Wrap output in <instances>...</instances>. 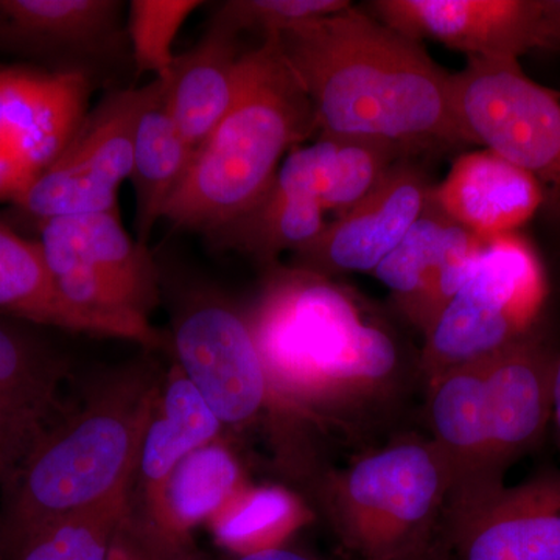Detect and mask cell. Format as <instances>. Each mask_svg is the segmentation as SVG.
<instances>
[{
    "mask_svg": "<svg viewBox=\"0 0 560 560\" xmlns=\"http://www.w3.org/2000/svg\"><path fill=\"white\" fill-rule=\"evenodd\" d=\"M433 201L404 241L372 272L405 319L425 335L467 279L485 245Z\"/></svg>",
    "mask_w": 560,
    "mask_h": 560,
    "instance_id": "obj_14",
    "label": "cell"
},
{
    "mask_svg": "<svg viewBox=\"0 0 560 560\" xmlns=\"http://www.w3.org/2000/svg\"><path fill=\"white\" fill-rule=\"evenodd\" d=\"M223 423L200 390L175 364L162 378L160 393L142 445L130 492L131 517L149 521L176 466L191 452L219 441Z\"/></svg>",
    "mask_w": 560,
    "mask_h": 560,
    "instance_id": "obj_17",
    "label": "cell"
},
{
    "mask_svg": "<svg viewBox=\"0 0 560 560\" xmlns=\"http://www.w3.org/2000/svg\"><path fill=\"white\" fill-rule=\"evenodd\" d=\"M245 490L241 464L234 453L210 442L191 452L176 469L162 492L160 506L149 521H131L164 539L190 544L189 533L210 522L235 495Z\"/></svg>",
    "mask_w": 560,
    "mask_h": 560,
    "instance_id": "obj_21",
    "label": "cell"
},
{
    "mask_svg": "<svg viewBox=\"0 0 560 560\" xmlns=\"http://www.w3.org/2000/svg\"><path fill=\"white\" fill-rule=\"evenodd\" d=\"M349 7L352 3L348 0H231L221 3L212 25L237 36L242 32L261 33L265 40Z\"/></svg>",
    "mask_w": 560,
    "mask_h": 560,
    "instance_id": "obj_29",
    "label": "cell"
},
{
    "mask_svg": "<svg viewBox=\"0 0 560 560\" xmlns=\"http://www.w3.org/2000/svg\"><path fill=\"white\" fill-rule=\"evenodd\" d=\"M130 492L127 486L40 526L9 551L7 560H109L114 540L131 512Z\"/></svg>",
    "mask_w": 560,
    "mask_h": 560,
    "instance_id": "obj_27",
    "label": "cell"
},
{
    "mask_svg": "<svg viewBox=\"0 0 560 560\" xmlns=\"http://www.w3.org/2000/svg\"><path fill=\"white\" fill-rule=\"evenodd\" d=\"M385 560H453L451 551L445 547L444 541L441 537L425 547H420L418 550L404 552V555L394 556V558Z\"/></svg>",
    "mask_w": 560,
    "mask_h": 560,
    "instance_id": "obj_33",
    "label": "cell"
},
{
    "mask_svg": "<svg viewBox=\"0 0 560 560\" xmlns=\"http://www.w3.org/2000/svg\"><path fill=\"white\" fill-rule=\"evenodd\" d=\"M120 7L114 0H2L0 28L27 43L86 49L114 32Z\"/></svg>",
    "mask_w": 560,
    "mask_h": 560,
    "instance_id": "obj_26",
    "label": "cell"
},
{
    "mask_svg": "<svg viewBox=\"0 0 560 560\" xmlns=\"http://www.w3.org/2000/svg\"><path fill=\"white\" fill-rule=\"evenodd\" d=\"M66 372L54 350L0 320V407L38 436L58 410Z\"/></svg>",
    "mask_w": 560,
    "mask_h": 560,
    "instance_id": "obj_23",
    "label": "cell"
},
{
    "mask_svg": "<svg viewBox=\"0 0 560 560\" xmlns=\"http://www.w3.org/2000/svg\"><path fill=\"white\" fill-rule=\"evenodd\" d=\"M318 202L268 189L254 208L213 232L223 248H232L261 261L278 259L285 250L298 253L319 237L329 221Z\"/></svg>",
    "mask_w": 560,
    "mask_h": 560,
    "instance_id": "obj_25",
    "label": "cell"
},
{
    "mask_svg": "<svg viewBox=\"0 0 560 560\" xmlns=\"http://www.w3.org/2000/svg\"><path fill=\"white\" fill-rule=\"evenodd\" d=\"M291 514L289 497L278 490H242L212 518L217 537L228 547L253 551V541L267 539Z\"/></svg>",
    "mask_w": 560,
    "mask_h": 560,
    "instance_id": "obj_30",
    "label": "cell"
},
{
    "mask_svg": "<svg viewBox=\"0 0 560 560\" xmlns=\"http://www.w3.org/2000/svg\"><path fill=\"white\" fill-rule=\"evenodd\" d=\"M143 94L145 86L106 95L18 208L38 223L117 210V191L131 175L132 125Z\"/></svg>",
    "mask_w": 560,
    "mask_h": 560,
    "instance_id": "obj_10",
    "label": "cell"
},
{
    "mask_svg": "<svg viewBox=\"0 0 560 560\" xmlns=\"http://www.w3.org/2000/svg\"><path fill=\"white\" fill-rule=\"evenodd\" d=\"M544 18L552 46L560 47V0H541Z\"/></svg>",
    "mask_w": 560,
    "mask_h": 560,
    "instance_id": "obj_35",
    "label": "cell"
},
{
    "mask_svg": "<svg viewBox=\"0 0 560 560\" xmlns=\"http://www.w3.org/2000/svg\"><path fill=\"white\" fill-rule=\"evenodd\" d=\"M452 102L470 145L533 176L560 215V91L529 79L518 60L467 57L452 73Z\"/></svg>",
    "mask_w": 560,
    "mask_h": 560,
    "instance_id": "obj_8",
    "label": "cell"
},
{
    "mask_svg": "<svg viewBox=\"0 0 560 560\" xmlns=\"http://www.w3.org/2000/svg\"><path fill=\"white\" fill-rule=\"evenodd\" d=\"M200 5L197 0H132L128 33L139 72L153 73L154 80L171 79L176 61L173 44Z\"/></svg>",
    "mask_w": 560,
    "mask_h": 560,
    "instance_id": "obj_28",
    "label": "cell"
},
{
    "mask_svg": "<svg viewBox=\"0 0 560 560\" xmlns=\"http://www.w3.org/2000/svg\"><path fill=\"white\" fill-rule=\"evenodd\" d=\"M318 131L315 109L276 38L246 51L237 101L197 150L162 219L213 234L257 205L287 153Z\"/></svg>",
    "mask_w": 560,
    "mask_h": 560,
    "instance_id": "obj_4",
    "label": "cell"
},
{
    "mask_svg": "<svg viewBox=\"0 0 560 560\" xmlns=\"http://www.w3.org/2000/svg\"><path fill=\"white\" fill-rule=\"evenodd\" d=\"M324 138L366 140L405 156L470 145L452 102V73L357 7L276 36Z\"/></svg>",
    "mask_w": 560,
    "mask_h": 560,
    "instance_id": "obj_2",
    "label": "cell"
},
{
    "mask_svg": "<svg viewBox=\"0 0 560 560\" xmlns=\"http://www.w3.org/2000/svg\"><path fill=\"white\" fill-rule=\"evenodd\" d=\"M80 70L0 69V200L18 201L60 158L88 116Z\"/></svg>",
    "mask_w": 560,
    "mask_h": 560,
    "instance_id": "obj_11",
    "label": "cell"
},
{
    "mask_svg": "<svg viewBox=\"0 0 560 560\" xmlns=\"http://www.w3.org/2000/svg\"><path fill=\"white\" fill-rule=\"evenodd\" d=\"M272 386L319 431L370 440L420 386L419 359L349 290L316 272L282 271L248 319Z\"/></svg>",
    "mask_w": 560,
    "mask_h": 560,
    "instance_id": "obj_1",
    "label": "cell"
},
{
    "mask_svg": "<svg viewBox=\"0 0 560 560\" xmlns=\"http://www.w3.org/2000/svg\"><path fill=\"white\" fill-rule=\"evenodd\" d=\"M547 296L536 253L515 234L486 241L447 307L423 335V389L442 372L486 359L533 334Z\"/></svg>",
    "mask_w": 560,
    "mask_h": 560,
    "instance_id": "obj_7",
    "label": "cell"
},
{
    "mask_svg": "<svg viewBox=\"0 0 560 560\" xmlns=\"http://www.w3.org/2000/svg\"><path fill=\"white\" fill-rule=\"evenodd\" d=\"M245 55L237 35L212 25L194 49L176 57L172 77L164 81L165 98L195 153L237 101Z\"/></svg>",
    "mask_w": 560,
    "mask_h": 560,
    "instance_id": "obj_19",
    "label": "cell"
},
{
    "mask_svg": "<svg viewBox=\"0 0 560 560\" xmlns=\"http://www.w3.org/2000/svg\"><path fill=\"white\" fill-rule=\"evenodd\" d=\"M558 353L536 335L480 361L482 404L497 474L533 452L551 422V388Z\"/></svg>",
    "mask_w": 560,
    "mask_h": 560,
    "instance_id": "obj_16",
    "label": "cell"
},
{
    "mask_svg": "<svg viewBox=\"0 0 560 560\" xmlns=\"http://www.w3.org/2000/svg\"><path fill=\"white\" fill-rule=\"evenodd\" d=\"M370 10L407 38L438 40L467 57L518 60L555 49L541 0H377Z\"/></svg>",
    "mask_w": 560,
    "mask_h": 560,
    "instance_id": "obj_12",
    "label": "cell"
},
{
    "mask_svg": "<svg viewBox=\"0 0 560 560\" xmlns=\"http://www.w3.org/2000/svg\"><path fill=\"white\" fill-rule=\"evenodd\" d=\"M235 560H318L312 558V556L305 555V552L291 550L285 547H271L265 548V550L245 552V555L238 556Z\"/></svg>",
    "mask_w": 560,
    "mask_h": 560,
    "instance_id": "obj_34",
    "label": "cell"
},
{
    "mask_svg": "<svg viewBox=\"0 0 560 560\" xmlns=\"http://www.w3.org/2000/svg\"><path fill=\"white\" fill-rule=\"evenodd\" d=\"M313 194L326 212L345 215L381 186L405 154L366 140L324 138L305 147Z\"/></svg>",
    "mask_w": 560,
    "mask_h": 560,
    "instance_id": "obj_24",
    "label": "cell"
},
{
    "mask_svg": "<svg viewBox=\"0 0 560 560\" xmlns=\"http://www.w3.org/2000/svg\"><path fill=\"white\" fill-rule=\"evenodd\" d=\"M440 537L453 560H560V474L504 486Z\"/></svg>",
    "mask_w": 560,
    "mask_h": 560,
    "instance_id": "obj_15",
    "label": "cell"
},
{
    "mask_svg": "<svg viewBox=\"0 0 560 560\" xmlns=\"http://www.w3.org/2000/svg\"><path fill=\"white\" fill-rule=\"evenodd\" d=\"M176 364L200 390L223 427L245 429L267 412L311 425L279 396L248 318L217 298L191 301L173 324Z\"/></svg>",
    "mask_w": 560,
    "mask_h": 560,
    "instance_id": "obj_9",
    "label": "cell"
},
{
    "mask_svg": "<svg viewBox=\"0 0 560 560\" xmlns=\"http://www.w3.org/2000/svg\"><path fill=\"white\" fill-rule=\"evenodd\" d=\"M38 434L0 407V482L5 486L32 451Z\"/></svg>",
    "mask_w": 560,
    "mask_h": 560,
    "instance_id": "obj_32",
    "label": "cell"
},
{
    "mask_svg": "<svg viewBox=\"0 0 560 560\" xmlns=\"http://www.w3.org/2000/svg\"><path fill=\"white\" fill-rule=\"evenodd\" d=\"M161 382L150 363L125 368L40 434L3 486L5 555L40 526L132 485Z\"/></svg>",
    "mask_w": 560,
    "mask_h": 560,
    "instance_id": "obj_3",
    "label": "cell"
},
{
    "mask_svg": "<svg viewBox=\"0 0 560 560\" xmlns=\"http://www.w3.org/2000/svg\"><path fill=\"white\" fill-rule=\"evenodd\" d=\"M433 201L456 224L481 241L514 234L544 206L539 184L490 150L471 151L453 162Z\"/></svg>",
    "mask_w": 560,
    "mask_h": 560,
    "instance_id": "obj_18",
    "label": "cell"
},
{
    "mask_svg": "<svg viewBox=\"0 0 560 560\" xmlns=\"http://www.w3.org/2000/svg\"><path fill=\"white\" fill-rule=\"evenodd\" d=\"M0 560H7L5 548H3L2 530H0Z\"/></svg>",
    "mask_w": 560,
    "mask_h": 560,
    "instance_id": "obj_37",
    "label": "cell"
},
{
    "mask_svg": "<svg viewBox=\"0 0 560 560\" xmlns=\"http://www.w3.org/2000/svg\"><path fill=\"white\" fill-rule=\"evenodd\" d=\"M109 560H198L191 544H176L140 528L128 515L121 526Z\"/></svg>",
    "mask_w": 560,
    "mask_h": 560,
    "instance_id": "obj_31",
    "label": "cell"
},
{
    "mask_svg": "<svg viewBox=\"0 0 560 560\" xmlns=\"http://www.w3.org/2000/svg\"><path fill=\"white\" fill-rule=\"evenodd\" d=\"M194 156L195 150L168 109L164 81H151L132 125L130 179L136 198V241L140 245L149 246L151 232L183 183Z\"/></svg>",
    "mask_w": 560,
    "mask_h": 560,
    "instance_id": "obj_20",
    "label": "cell"
},
{
    "mask_svg": "<svg viewBox=\"0 0 560 560\" xmlns=\"http://www.w3.org/2000/svg\"><path fill=\"white\" fill-rule=\"evenodd\" d=\"M551 422L555 425L556 438L560 451V352L556 357L555 374H552L551 388Z\"/></svg>",
    "mask_w": 560,
    "mask_h": 560,
    "instance_id": "obj_36",
    "label": "cell"
},
{
    "mask_svg": "<svg viewBox=\"0 0 560 560\" xmlns=\"http://www.w3.org/2000/svg\"><path fill=\"white\" fill-rule=\"evenodd\" d=\"M408 160L397 162L370 197L294 253L296 268L326 278L377 270L423 215L433 194L427 176Z\"/></svg>",
    "mask_w": 560,
    "mask_h": 560,
    "instance_id": "obj_13",
    "label": "cell"
},
{
    "mask_svg": "<svg viewBox=\"0 0 560 560\" xmlns=\"http://www.w3.org/2000/svg\"><path fill=\"white\" fill-rule=\"evenodd\" d=\"M39 248L58 293L105 337L164 346L151 326L161 278L149 246L125 231L119 210L40 221Z\"/></svg>",
    "mask_w": 560,
    "mask_h": 560,
    "instance_id": "obj_6",
    "label": "cell"
},
{
    "mask_svg": "<svg viewBox=\"0 0 560 560\" xmlns=\"http://www.w3.org/2000/svg\"><path fill=\"white\" fill-rule=\"evenodd\" d=\"M0 312L18 318L105 337L101 326L81 315L58 293L39 243L25 241L0 223Z\"/></svg>",
    "mask_w": 560,
    "mask_h": 560,
    "instance_id": "obj_22",
    "label": "cell"
},
{
    "mask_svg": "<svg viewBox=\"0 0 560 560\" xmlns=\"http://www.w3.org/2000/svg\"><path fill=\"white\" fill-rule=\"evenodd\" d=\"M308 489L346 551L385 560L440 537L452 474L430 436L405 434L324 469Z\"/></svg>",
    "mask_w": 560,
    "mask_h": 560,
    "instance_id": "obj_5",
    "label": "cell"
}]
</instances>
